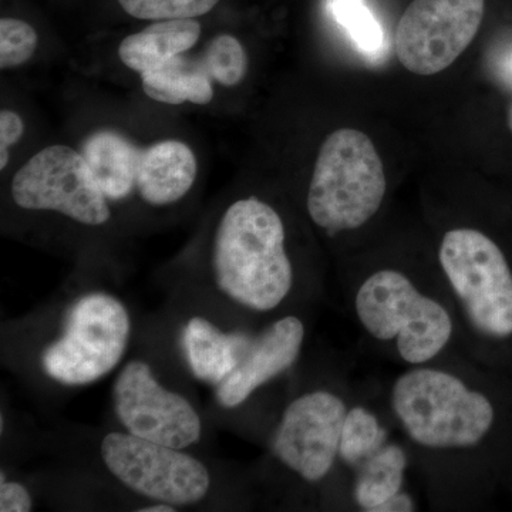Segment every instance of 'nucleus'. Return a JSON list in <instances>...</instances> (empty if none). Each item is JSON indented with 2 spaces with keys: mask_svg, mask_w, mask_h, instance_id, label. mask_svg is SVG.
<instances>
[{
  "mask_svg": "<svg viewBox=\"0 0 512 512\" xmlns=\"http://www.w3.org/2000/svg\"><path fill=\"white\" fill-rule=\"evenodd\" d=\"M252 332H225L204 316L187 320L181 343L188 367L200 382L217 387L238 366Z\"/></svg>",
  "mask_w": 512,
  "mask_h": 512,
  "instance_id": "dca6fc26",
  "label": "nucleus"
},
{
  "mask_svg": "<svg viewBox=\"0 0 512 512\" xmlns=\"http://www.w3.org/2000/svg\"><path fill=\"white\" fill-rule=\"evenodd\" d=\"M121 9L138 20L198 19L221 0H117Z\"/></svg>",
  "mask_w": 512,
  "mask_h": 512,
  "instance_id": "412c9836",
  "label": "nucleus"
},
{
  "mask_svg": "<svg viewBox=\"0 0 512 512\" xmlns=\"http://www.w3.org/2000/svg\"><path fill=\"white\" fill-rule=\"evenodd\" d=\"M198 56L215 86L234 89L247 77L249 57L237 36L220 33L212 37Z\"/></svg>",
  "mask_w": 512,
  "mask_h": 512,
  "instance_id": "a211bd4d",
  "label": "nucleus"
},
{
  "mask_svg": "<svg viewBox=\"0 0 512 512\" xmlns=\"http://www.w3.org/2000/svg\"><path fill=\"white\" fill-rule=\"evenodd\" d=\"M437 264L450 289L464 352L485 367L512 342V264L501 245L474 225L441 232Z\"/></svg>",
  "mask_w": 512,
  "mask_h": 512,
  "instance_id": "39448f33",
  "label": "nucleus"
},
{
  "mask_svg": "<svg viewBox=\"0 0 512 512\" xmlns=\"http://www.w3.org/2000/svg\"><path fill=\"white\" fill-rule=\"evenodd\" d=\"M410 473L412 458L396 433L350 473L352 511L382 512L387 501L409 490Z\"/></svg>",
  "mask_w": 512,
  "mask_h": 512,
  "instance_id": "4468645a",
  "label": "nucleus"
},
{
  "mask_svg": "<svg viewBox=\"0 0 512 512\" xmlns=\"http://www.w3.org/2000/svg\"><path fill=\"white\" fill-rule=\"evenodd\" d=\"M178 508L165 503H151L147 507L140 508L141 512H175Z\"/></svg>",
  "mask_w": 512,
  "mask_h": 512,
  "instance_id": "b1692460",
  "label": "nucleus"
},
{
  "mask_svg": "<svg viewBox=\"0 0 512 512\" xmlns=\"http://www.w3.org/2000/svg\"><path fill=\"white\" fill-rule=\"evenodd\" d=\"M40 37L30 23L3 16L0 19V69L2 72L25 66L39 50Z\"/></svg>",
  "mask_w": 512,
  "mask_h": 512,
  "instance_id": "aec40b11",
  "label": "nucleus"
},
{
  "mask_svg": "<svg viewBox=\"0 0 512 512\" xmlns=\"http://www.w3.org/2000/svg\"><path fill=\"white\" fill-rule=\"evenodd\" d=\"M130 335V313L120 299L106 292L86 293L70 306L59 338L43 350V372L63 386L97 382L119 366Z\"/></svg>",
  "mask_w": 512,
  "mask_h": 512,
  "instance_id": "6e6552de",
  "label": "nucleus"
},
{
  "mask_svg": "<svg viewBox=\"0 0 512 512\" xmlns=\"http://www.w3.org/2000/svg\"><path fill=\"white\" fill-rule=\"evenodd\" d=\"M100 456L111 476L151 503L188 507L210 493V470L180 448L111 431L101 440Z\"/></svg>",
  "mask_w": 512,
  "mask_h": 512,
  "instance_id": "9d476101",
  "label": "nucleus"
},
{
  "mask_svg": "<svg viewBox=\"0 0 512 512\" xmlns=\"http://www.w3.org/2000/svg\"><path fill=\"white\" fill-rule=\"evenodd\" d=\"M201 36L198 19L157 20L124 37L117 47V57L130 72L143 76L191 53Z\"/></svg>",
  "mask_w": 512,
  "mask_h": 512,
  "instance_id": "2eb2a0df",
  "label": "nucleus"
},
{
  "mask_svg": "<svg viewBox=\"0 0 512 512\" xmlns=\"http://www.w3.org/2000/svg\"><path fill=\"white\" fill-rule=\"evenodd\" d=\"M340 291L367 345L396 365H427L466 353L456 305L436 256L424 268L370 264L346 275Z\"/></svg>",
  "mask_w": 512,
  "mask_h": 512,
  "instance_id": "f03ea898",
  "label": "nucleus"
},
{
  "mask_svg": "<svg viewBox=\"0 0 512 512\" xmlns=\"http://www.w3.org/2000/svg\"><path fill=\"white\" fill-rule=\"evenodd\" d=\"M79 150L111 204L136 197L147 207H174L200 174L197 153L181 138L141 144L119 128L100 127L87 133Z\"/></svg>",
  "mask_w": 512,
  "mask_h": 512,
  "instance_id": "423d86ee",
  "label": "nucleus"
},
{
  "mask_svg": "<svg viewBox=\"0 0 512 512\" xmlns=\"http://www.w3.org/2000/svg\"><path fill=\"white\" fill-rule=\"evenodd\" d=\"M507 123L512 133V103L510 104V107H508Z\"/></svg>",
  "mask_w": 512,
  "mask_h": 512,
  "instance_id": "a878e982",
  "label": "nucleus"
},
{
  "mask_svg": "<svg viewBox=\"0 0 512 512\" xmlns=\"http://www.w3.org/2000/svg\"><path fill=\"white\" fill-rule=\"evenodd\" d=\"M33 510V498L29 488L19 481H12L2 474L0 480V512H29Z\"/></svg>",
  "mask_w": 512,
  "mask_h": 512,
  "instance_id": "5701e85b",
  "label": "nucleus"
},
{
  "mask_svg": "<svg viewBox=\"0 0 512 512\" xmlns=\"http://www.w3.org/2000/svg\"><path fill=\"white\" fill-rule=\"evenodd\" d=\"M485 0H413L394 33V52L404 69L434 76L448 69L476 39Z\"/></svg>",
  "mask_w": 512,
  "mask_h": 512,
  "instance_id": "9b49d317",
  "label": "nucleus"
},
{
  "mask_svg": "<svg viewBox=\"0 0 512 512\" xmlns=\"http://www.w3.org/2000/svg\"><path fill=\"white\" fill-rule=\"evenodd\" d=\"M308 326L298 313H286L252 333L234 372L215 387L221 407L238 409L259 390L295 369L305 349Z\"/></svg>",
  "mask_w": 512,
  "mask_h": 512,
  "instance_id": "ddd939ff",
  "label": "nucleus"
},
{
  "mask_svg": "<svg viewBox=\"0 0 512 512\" xmlns=\"http://www.w3.org/2000/svg\"><path fill=\"white\" fill-rule=\"evenodd\" d=\"M210 268L225 301L264 323L298 313L325 289L296 262L282 212L258 195L237 198L222 211L212 234Z\"/></svg>",
  "mask_w": 512,
  "mask_h": 512,
  "instance_id": "7ed1b4c3",
  "label": "nucleus"
},
{
  "mask_svg": "<svg viewBox=\"0 0 512 512\" xmlns=\"http://www.w3.org/2000/svg\"><path fill=\"white\" fill-rule=\"evenodd\" d=\"M114 410L124 431L174 448L194 446L202 420L190 400L168 389L144 360H130L113 387Z\"/></svg>",
  "mask_w": 512,
  "mask_h": 512,
  "instance_id": "f8f14e48",
  "label": "nucleus"
},
{
  "mask_svg": "<svg viewBox=\"0 0 512 512\" xmlns=\"http://www.w3.org/2000/svg\"><path fill=\"white\" fill-rule=\"evenodd\" d=\"M333 15L365 55L377 57L384 50V33L363 0H333Z\"/></svg>",
  "mask_w": 512,
  "mask_h": 512,
  "instance_id": "6ab92c4d",
  "label": "nucleus"
},
{
  "mask_svg": "<svg viewBox=\"0 0 512 512\" xmlns=\"http://www.w3.org/2000/svg\"><path fill=\"white\" fill-rule=\"evenodd\" d=\"M484 365L466 353L403 367L379 387L413 473L436 511H470L493 480V448L501 431V403Z\"/></svg>",
  "mask_w": 512,
  "mask_h": 512,
  "instance_id": "f257e3e1",
  "label": "nucleus"
},
{
  "mask_svg": "<svg viewBox=\"0 0 512 512\" xmlns=\"http://www.w3.org/2000/svg\"><path fill=\"white\" fill-rule=\"evenodd\" d=\"M141 89L148 99L165 106H210L215 84L198 53L171 60L156 72L140 76Z\"/></svg>",
  "mask_w": 512,
  "mask_h": 512,
  "instance_id": "f3484780",
  "label": "nucleus"
},
{
  "mask_svg": "<svg viewBox=\"0 0 512 512\" xmlns=\"http://www.w3.org/2000/svg\"><path fill=\"white\" fill-rule=\"evenodd\" d=\"M340 370L329 367L286 400L269 451L282 470L316 494L323 508L352 511L340 443L359 386Z\"/></svg>",
  "mask_w": 512,
  "mask_h": 512,
  "instance_id": "20e7f679",
  "label": "nucleus"
},
{
  "mask_svg": "<svg viewBox=\"0 0 512 512\" xmlns=\"http://www.w3.org/2000/svg\"><path fill=\"white\" fill-rule=\"evenodd\" d=\"M505 73H507L508 79L512 82V55L510 56V60L507 62V72Z\"/></svg>",
  "mask_w": 512,
  "mask_h": 512,
  "instance_id": "393cba45",
  "label": "nucleus"
},
{
  "mask_svg": "<svg viewBox=\"0 0 512 512\" xmlns=\"http://www.w3.org/2000/svg\"><path fill=\"white\" fill-rule=\"evenodd\" d=\"M10 198L23 211L53 212L83 227L100 228L113 220L89 161L79 148L50 144L25 161L10 181Z\"/></svg>",
  "mask_w": 512,
  "mask_h": 512,
  "instance_id": "1a4fd4ad",
  "label": "nucleus"
},
{
  "mask_svg": "<svg viewBox=\"0 0 512 512\" xmlns=\"http://www.w3.org/2000/svg\"><path fill=\"white\" fill-rule=\"evenodd\" d=\"M26 133L25 119L18 111L3 107L0 111V171H5L12 158L13 147L18 146Z\"/></svg>",
  "mask_w": 512,
  "mask_h": 512,
  "instance_id": "4be33fe9",
  "label": "nucleus"
},
{
  "mask_svg": "<svg viewBox=\"0 0 512 512\" xmlns=\"http://www.w3.org/2000/svg\"><path fill=\"white\" fill-rule=\"evenodd\" d=\"M386 195V173L372 138L339 128L323 140L305 195L313 227L330 239L362 231L382 211Z\"/></svg>",
  "mask_w": 512,
  "mask_h": 512,
  "instance_id": "0eeeda50",
  "label": "nucleus"
}]
</instances>
